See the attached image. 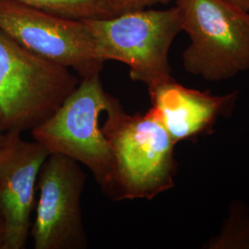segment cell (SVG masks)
Masks as SVG:
<instances>
[{"instance_id":"obj_12","label":"cell","mask_w":249,"mask_h":249,"mask_svg":"<svg viewBox=\"0 0 249 249\" xmlns=\"http://www.w3.org/2000/svg\"><path fill=\"white\" fill-rule=\"evenodd\" d=\"M234 8L249 12V0H222Z\"/></svg>"},{"instance_id":"obj_2","label":"cell","mask_w":249,"mask_h":249,"mask_svg":"<svg viewBox=\"0 0 249 249\" xmlns=\"http://www.w3.org/2000/svg\"><path fill=\"white\" fill-rule=\"evenodd\" d=\"M104 62L114 60L129 68L130 78L148 89L174 80L169 51L182 32L178 7L139 9L114 17L84 20Z\"/></svg>"},{"instance_id":"obj_8","label":"cell","mask_w":249,"mask_h":249,"mask_svg":"<svg viewBox=\"0 0 249 249\" xmlns=\"http://www.w3.org/2000/svg\"><path fill=\"white\" fill-rule=\"evenodd\" d=\"M49 152L20 132H6L0 147V218L4 226L2 249L25 248L36 210L40 170Z\"/></svg>"},{"instance_id":"obj_13","label":"cell","mask_w":249,"mask_h":249,"mask_svg":"<svg viewBox=\"0 0 249 249\" xmlns=\"http://www.w3.org/2000/svg\"><path fill=\"white\" fill-rule=\"evenodd\" d=\"M3 243H4V226H3V222L0 218V249H2Z\"/></svg>"},{"instance_id":"obj_4","label":"cell","mask_w":249,"mask_h":249,"mask_svg":"<svg viewBox=\"0 0 249 249\" xmlns=\"http://www.w3.org/2000/svg\"><path fill=\"white\" fill-rule=\"evenodd\" d=\"M109 95L100 74L82 78L62 105L31 130L34 141L49 154H63L86 166L107 196L112 187L113 158L99 118Z\"/></svg>"},{"instance_id":"obj_10","label":"cell","mask_w":249,"mask_h":249,"mask_svg":"<svg viewBox=\"0 0 249 249\" xmlns=\"http://www.w3.org/2000/svg\"><path fill=\"white\" fill-rule=\"evenodd\" d=\"M64 18L89 20L116 16L110 0H17Z\"/></svg>"},{"instance_id":"obj_1","label":"cell","mask_w":249,"mask_h":249,"mask_svg":"<svg viewBox=\"0 0 249 249\" xmlns=\"http://www.w3.org/2000/svg\"><path fill=\"white\" fill-rule=\"evenodd\" d=\"M102 131L113 158V181L108 196L115 201L152 199L175 186V143L155 112L128 115L109 95Z\"/></svg>"},{"instance_id":"obj_3","label":"cell","mask_w":249,"mask_h":249,"mask_svg":"<svg viewBox=\"0 0 249 249\" xmlns=\"http://www.w3.org/2000/svg\"><path fill=\"white\" fill-rule=\"evenodd\" d=\"M80 80L70 69L29 51L0 31V124L32 130L62 105Z\"/></svg>"},{"instance_id":"obj_5","label":"cell","mask_w":249,"mask_h":249,"mask_svg":"<svg viewBox=\"0 0 249 249\" xmlns=\"http://www.w3.org/2000/svg\"><path fill=\"white\" fill-rule=\"evenodd\" d=\"M176 1L190 41L183 53L187 72L220 81L249 70V12L222 0Z\"/></svg>"},{"instance_id":"obj_6","label":"cell","mask_w":249,"mask_h":249,"mask_svg":"<svg viewBox=\"0 0 249 249\" xmlns=\"http://www.w3.org/2000/svg\"><path fill=\"white\" fill-rule=\"evenodd\" d=\"M0 31L29 51L73 70L100 74L105 62L85 21L64 18L17 0H0Z\"/></svg>"},{"instance_id":"obj_11","label":"cell","mask_w":249,"mask_h":249,"mask_svg":"<svg viewBox=\"0 0 249 249\" xmlns=\"http://www.w3.org/2000/svg\"><path fill=\"white\" fill-rule=\"evenodd\" d=\"M116 15L125 12L144 9L157 5L168 4L172 0H110Z\"/></svg>"},{"instance_id":"obj_14","label":"cell","mask_w":249,"mask_h":249,"mask_svg":"<svg viewBox=\"0 0 249 249\" xmlns=\"http://www.w3.org/2000/svg\"><path fill=\"white\" fill-rule=\"evenodd\" d=\"M5 137H6V131L2 128V126H1V124H0V147H1L2 143L4 142Z\"/></svg>"},{"instance_id":"obj_9","label":"cell","mask_w":249,"mask_h":249,"mask_svg":"<svg viewBox=\"0 0 249 249\" xmlns=\"http://www.w3.org/2000/svg\"><path fill=\"white\" fill-rule=\"evenodd\" d=\"M151 109L158 116L175 144L210 128L217 117L235 99L189 89L175 80L149 89Z\"/></svg>"},{"instance_id":"obj_7","label":"cell","mask_w":249,"mask_h":249,"mask_svg":"<svg viewBox=\"0 0 249 249\" xmlns=\"http://www.w3.org/2000/svg\"><path fill=\"white\" fill-rule=\"evenodd\" d=\"M86 176L77 160L58 153L45 159L39 174L36 217L30 235L36 249H84L88 238L81 213Z\"/></svg>"}]
</instances>
